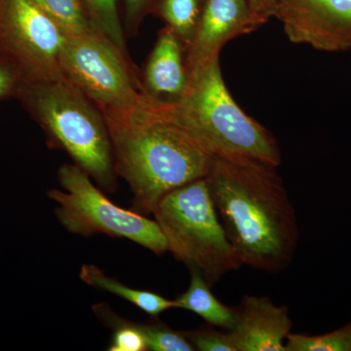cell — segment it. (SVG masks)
I'll return each instance as SVG.
<instances>
[{"label": "cell", "instance_id": "22", "mask_svg": "<svg viewBox=\"0 0 351 351\" xmlns=\"http://www.w3.org/2000/svg\"><path fill=\"white\" fill-rule=\"evenodd\" d=\"M24 76L19 69L3 58H0V101L16 96Z\"/></svg>", "mask_w": 351, "mask_h": 351}, {"label": "cell", "instance_id": "10", "mask_svg": "<svg viewBox=\"0 0 351 351\" xmlns=\"http://www.w3.org/2000/svg\"><path fill=\"white\" fill-rule=\"evenodd\" d=\"M260 27L246 0H203L199 23L184 55L188 75L219 59L228 41Z\"/></svg>", "mask_w": 351, "mask_h": 351}, {"label": "cell", "instance_id": "2", "mask_svg": "<svg viewBox=\"0 0 351 351\" xmlns=\"http://www.w3.org/2000/svg\"><path fill=\"white\" fill-rule=\"evenodd\" d=\"M101 110L112 140L117 175L133 193V210L154 214L161 199L206 178L212 157L179 128L147 110Z\"/></svg>", "mask_w": 351, "mask_h": 351}, {"label": "cell", "instance_id": "23", "mask_svg": "<svg viewBox=\"0 0 351 351\" xmlns=\"http://www.w3.org/2000/svg\"><path fill=\"white\" fill-rule=\"evenodd\" d=\"M254 18L262 27L274 17L280 0H246Z\"/></svg>", "mask_w": 351, "mask_h": 351}, {"label": "cell", "instance_id": "24", "mask_svg": "<svg viewBox=\"0 0 351 351\" xmlns=\"http://www.w3.org/2000/svg\"><path fill=\"white\" fill-rule=\"evenodd\" d=\"M126 4L127 12L130 19L136 20L140 17L149 0H124Z\"/></svg>", "mask_w": 351, "mask_h": 351}, {"label": "cell", "instance_id": "11", "mask_svg": "<svg viewBox=\"0 0 351 351\" xmlns=\"http://www.w3.org/2000/svg\"><path fill=\"white\" fill-rule=\"evenodd\" d=\"M237 319L230 330L237 351H286L284 341L292 329L286 306H276L269 297L244 295L237 306Z\"/></svg>", "mask_w": 351, "mask_h": 351}, {"label": "cell", "instance_id": "7", "mask_svg": "<svg viewBox=\"0 0 351 351\" xmlns=\"http://www.w3.org/2000/svg\"><path fill=\"white\" fill-rule=\"evenodd\" d=\"M64 77L101 110H140L154 97L136 86L126 57L97 29L68 34L60 55Z\"/></svg>", "mask_w": 351, "mask_h": 351}, {"label": "cell", "instance_id": "5", "mask_svg": "<svg viewBox=\"0 0 351 351\" xmlns=\"http://www.w3.org/2000/svg\"><path fill=\"white\" fill-rule=\"evenodd\" d=\"M168 251L209 285L242 265L219 219L206 178L164 196L154 212Z\"/></svg>", "mask_w": 351, "mask_h": 351}, {"label": "cell", "instance_id": "1", "mask_svg": "<svg viewBox=\"0 0 351 351\" xmlns=\"http://www.w3.org/2000/svg\"><path fill=\"white\" fill-rule=\"evenodd\" d=\"M206 181L242 265L267 274L287 269L299 244V228L276 168L212 158Z\"/></svg>", "mask_w": 351, "mask_h": 351}, {"label": "cell", "instance_id": "15", "mask_svg": "<svg viewBox=\"0 0 351 351\" xmlns=\"http://www.w3.org/2000/svg\"><path fill=\"white\" fill-rule=\"evenodd\" d=\"M201 0H162L159 7L161 17L184 44V50L195 36L199 23Z\"/></svg>", "mask_w": 351, "mask_h": 351}, {"label": "cell", "instance_id": "9", "mask_svg": "<svg viewBox=\"0 0 351 351\" xmlns=\"http://www.w3.org/2000/svg\"><path fill=\"white\" fill-rule=\"evenodd\" d=\"M274 17L291 43L326 52L351 50V0H280Z\"/></svg>", "mask_w": 351, "mask_h": 351}, {"label": "cell", "instance_id": "18", "mask_svg": "<svg viewBox=\"0 0 351 351\" xmlns=\"http://www.w3.org/2000/svg\"><path fill=\"white\" fill-rule=\"evenodd\" d=\"M68 34L94 29L82 0H34Z\"/></svg>", "mask_w": 351, "mask_h": 351}, {"label": "cell", "instance_id": "14", "mask_svg": "<svg viewBox=\"0 0 351 351\" xmlns=\"http://www.w3.org/2000/svg\"><path fill=\"white\" fill-rule=\"evenodd\" d=\"M80 279L87 285L106 291L126 300L141 311L156 318L159 314L174 308V302L151 291L138 290L128 287L123 283L108 276L105 272L94 265H83L80 274Z\"/></svg>", "mask_w": 351, "mask_h": 351}, {"label": "cell", "instance_id": "13", "mask_svg": "<svg viewBox=\"0 0 351 351\" xmlns=\"http://www.w3.org/2000/svg\"><path fill=\"white\" fill-rule=\"evenodd\" d=\"M189 287L173 300L174 308L186 309L197 314L208 324L230 331L237 319V307L226 306L215 297L211 285L197 270H191Z\"/></svg>", "mask_w": 351, "mask_h": 351}, {"label": "cell", "instance_id": "21", "mask_svg": "<svg viewBox=\"0 0 351 351\" xmlns=\"http://www.w3.org/2000/svg\"><path fill=\"white\" fill-rule=\"evenodd\" d=\"M184 332L195 350L237 351L228 331L219 332L212 328H204Z\"/></svg>", "mask_w": 351, "mask_h": 351}, {"label": "cell", "instance_id": "8", "mask_svg": "<svg viewBox=\"0 0 351 351\" xmlns=\"http://www.w3.org/2000/svg\"><path fill=\"white\" fill-rule=\"evenodd\" d=\"M68 34L34 0H0V58L24 80L64 78L60 55Z\"/></svg>", "mask_w": 351, "mask_h": 351}, {"label": "cell", "instance_id": "17", "mask_svg": "<svg viewBox=\"0 0 351 351\" xmlns=\"http://www.w3.org/2000/svg\"><path fill=\"white\" fill-rule=\"evenodd\" d=\"M94 29L103 34L126 57V43L117 0H82Z\"/></svg>", "mask_w": 351, "mask_h": 351}, {"label": "cell", "instance_id": "19", "mask_svg": "<svg viewBox=\"0 0 351 351\" xmlns=\"http://www.w3.org/2000/svg\"><path fill=\"white\" fill-rule=\"evenodd\" d=\"M285 348L286 351H351V322L317 336L290 332Z\"/></svg>", "mask_w": 351, "mask_h": 351}, {"label": "cell", "instance_id": "6", "mask_svg": "<svg viewBox=\"0 0 351 351\" xmlns=\"http://www.w3.org/2000/svg\"><path fill=\"white\" fill-rule=\"evenodd\" d=\"M58 180L63 191L50 189L47 195L57 203L55 214L69 232L84 237L106 234L128 239L157 256L168 251L156 221L115 205L75 164L61 166Z\"/></svg>", "mask_w": 351, "mask_h": 351}, {"label": "cell", "instance_id": "20", "mask_svg": "<svg viewBox=\"0 0 351 351\" xmlns=\"http://www.w3.org/2000/svg\"><path fill=\"white\" fill-rule=\"evenodd\" d=\"M147 350L151 351H193V345L186 338V332L175 331L159 321L141 324Z\"/></svg>", "mask_w": 351, "mask_h": 351}, {"label": "cell", "instance_id": "3", "mask_svg": "<svg viewBox=\"0 0 351 351\" xmlns=\"http://www.w3.org/2000/svg\"><path fill=\"white\" fill-rule=\"evenodd\" d=\"M145 110L186 133L212 158L274 168L281 164L271 132L247 114L228 91L219 58L189 73L181 96L171 101L154 98Z\"/></svg>", "mask_w": 351, "mask_h": 351}, {"label": "cell", "instance_id": "12", "mask_svg": "<svg viewBox=\"0 0 351 351\" xmlns=\"http://www.w3.org/2000/svg\"><path fill=\"white\" fill-rule=\"evenodd\" d=\"M186 50L175 32L166 25L159 32L145 71V93L160 99L162 95L181 96L188 86Z\"/></svg>", "mask_w": 351, "mask_h": 351}, {"label": "cell", "instance_id": "16", "mask_svg": "<svg viewBox=\"0 0 351 351\" xmlns=\"http://www.w3.org/2000/svg\"><path fill=\"white\" fill-rule=\"evenodd\" d=\"M93 311L108 327L113 330L112 343L108 346L110 351H147L144 335L141 331L140 323L124 319L113 313L106 304H95Z\"/></svg>", "mask_w": 351, "mask_h": 351}, {"label": "cell", "instance_id": "4", "mask_svg": "<svg viewBox=\"0 0 351 351\" xmlns=\"http://www.w3.org/2000/svg\"><path fill=\"white\" fill-rule=\"evenodd\" d=\"M51 142L108 193L117 191L112 140L103 112L66 78L24 80L16 96Z\"/></svg>", "mask_w": 351, "mask_h": 351}]
</instances>
